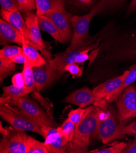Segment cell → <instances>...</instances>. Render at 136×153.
Listing matches in <instances>:
<instances>
[{"label":"cell","mask_w":136,"mask_h":153,"mask_svg":"<svg viewBox=\"0 0 136 153\" xmlns=\"http://www.w3.org/2000/svg\"><path fill=\"white\" fill-rule=\"evenodd\" d=\"M103 109L92 105L86 109L82 120L76 124L73 140L68 144L67 152H86L90 139L96 133Z\"/></svg>","instance_id":"6da1fadb"},{"label":"cell","mask_w":136,"mask_h":153,"mask_svg":"<svg viewBox=\"0 0 136 153\" xmlns=\"http://www.w3.org/2000/svg\"><path fill=\"white\" fill-rule=\"evenodd\" d=\"M125 121L120 120L111 108L103 109V112L96 133L97 138L106 144L113 140L123 138L125 136L122 129L125 126Z\"/></svg>","instance_id":"7a4b0ae2"},{"label":"cell","mask_w":136,"mask_h":153,"mask_svg":"<svg viewBox=\"0 0 136 153\" xmlns=\"http://www.w3.org/2000/svg\"><path fill=\"white\" fill-rule=\"evenodd\" d=\"M0 115L14 128L34 132L43 136L42 127L16 105L9 102H0Z\"/></svg>","instance_id":"3957f363"},{"label":"cell","mask_w":136,"mask_h":153,"mask_svg":"<svg viewBox=\"0 0 136 153\" xmlns=\"http://www.w3.org/2000/svg\"><path fill=\"white\" fill-rule=\"evenodd\" d=\"M98 11L92 8L90 11L84 15H73L71 19L73 34L70 45L65 52H69L77 48L82 44L93 40L92 37H89L88 30L90 22Z\"/></svg>","instance_id":"277c9868"},{"label":"cell","mask_w":136,"mask_h":153,"mask_svg":"<svg viewBox=\"0 0 136 153\" xmlns=\"http://www.w3.org/2000/svg\"><path fill=\"white\" fill-rule=\"evenodd\" d=\"M21 109L27 117L43 128H58L52 117L45 112L33 100L26 96L9 102Z\"/></svg>","instance_id":"5b68a950"},{"label":"cell","mask_w":136,"mask_h":153,"mask_svg":"<svg viewBox=\"0 0 136 153\" xmlns=\"http://www.w3.org/2000/svg\"><path fill=\"white\" fill-rule=\"evenodd\" d=\"M49 18L57 27L62 43L71 41L72 37V14L68 12L65 4L60 6L45 15Z\"/></svg>","instance_id":"8992f818"},{"label":"cell","mask_w":136,"mask_h":153,"mask_svg":"<svg viewBox=\"0 0 136 153\" xmlns=\"http://www.w3.org/2000/svg\"><path fill=\"white\" fill-rule=\"evenodd\" d=\"M7 132L0 142L1 153H26L27 135L24 131L7 127Z\"/></svg>","instance_id":"52a82bcc"},{"label":"cell","mask_w":136,"mask_h":153,"mask_svg":"<svg viewBox=\"0 0 136 153\" xmlns=\"http://www.w3.org/2000/svg\"><path fill=\"white\" fill-rule=\"evenodd\" d=\"M0 14H1V19L6 21L15 28L18 29L24 36L27 45L32 46L39 51H40L47 60H51V54L48 50L43 49L40 46L31 41L27 25L25 19H23L20 12H10L1 9L0 11Z\"/></svg>","instance_id":"ba28073f"},{"label":"cell","mask_w":136,"mask_h":153,"mask_svg":"<svg viewBox=\"0 0 136 153\" xmlns=\"http://www.w3.org/2000/svg\"><path fill=\"white\" fill-rule=\"evenodd\" d=\"M118 115L120 120H126L136 117V87H126L116 101Z\"/></svg>","instance_id":"9c48e42d"},{"label":"cell","mask_w":136,"mask_h":153,"mask_svg":"<svg viewBox=\"0 0 136 153\" xmlns=\"http://www.w3.org/2000/svg\"><path fill=\"white\" fill-rule=\"evenodd\" d=\"M65 101L67 103L78 105L82 108L88 105H94L104 109L108 105V103L105 101L96 97L94 95L93 91L87 87L73 91L66 97Z\"/></svg>","instance_id":"30bf717a"},{"label":"cell","mask_w":136,"mask_h":153,"mask_svg":"<svg viewBox=\"0 0 136 153\" xmlns=\"http://www.w3.org/2000/svg\"><path fill=\"white\" fill-rule=\"evenodd\" d=\"M33 73L38 91L46 88L62 74L50 60H47V63L42 66L33 68Z\"/></svg>","instance_id":"8fae6325"},{"label":"cell","mask_w":136,"mask_h":153,"mask_svg":"<svg viewBox=\"0 0 136 153\" xmlns=\"http://www.w3.org/2000/svg\"><path fill=\"white\" fill-rule=\"evenodd\" d=\"M42 131L43 137L45 138L44 143L49 152H67L69 143L60 134L57 128L42 127Z\"/></svg>","instance_id":"7c38bea8"},{"label":"cell","mask_w":136,"mask_h":153,"mask_svg":"<svg viewBox=\"0 0 136 153\" xmlns=\"http://www.w3.org/2000/svg\"><path fill=\"white\" fill-rule=\"evenodd\" d=\"M128 73L129 70H126L117 77L100 84L92 90L94 95L108 102L110 97L122 85Z\"/></svg>","instance_id":"4fadbf2b"},{"label":"cell","mask_w":136,"mask_h":153,"mask_svg":"<svg viewBox=\"0 0 136 153\" xmlns=\"http://www.w3.org/2000/svg\"><path fill=\"white\" fill-rule=\"evenodd\" d=\"M25 41H26L25 37L18 29L13 27L3 19H1L0 20V44L6 46L11 43H16L22 47Z\"/></svg>","instance_id":"5bb4252c"},{"label":"cell","mask_w":136,"mask_h":153,"mask_svg":"<svg viewBox=\"0 0 136 153\" xmlns=\"http://www.w3.org/2000/svg\"><path fill=\"white\" fill-rule=\"evenodd\" d=\"M23 17L27 25L31 41L46 50V45L40 34V29L39 26L37 15L33 12H29L24 13Z\"/></svg>","instance_id":"9a60e30c"},{"label":"cell","mask_w":136,"mask_h":153,"mask_svg":"<svg viewBox=\"0 0 136 153\" xmlns=\"http://www.w3.org/2000/svg\"><path fill=\"white\" fill-rule=\"evenodd\" d=\"M22 47L23 48V52L26 56L28 62L33 68L42 66L47 63V60L40 54L39 50L32 46L27 45L26 41L24 42Z\"/></svg>","instance_id":"2e32d148"},{"label":"cell","mask_w":136,"mask_h":153,"mask_svg":"<svg viewBox=\"0 0 136 153\" xmlns=\"http://www.w3.org/2000/svg\"><path fill=\"white\" fill-rule=\"evenodd\" d=\"M116 54L120 57V59H136V32L131 35V39L122 44Z\"/></svg>","instance_id":"e0dca14e"},{"label":"cell","mask_w":136,"mask_h":153,"mask_svg":"<svg viewBox=\"0 0 136 153\" xmlns=\"http://www.w3.org/2000/svg\"><path fill=\"white\" fill-rule=\"evenodd\" d=\"M3 96L0 99V102H9L11 100H17L19 98L27 96L31 91L26 87H18L13 85L4 87L3 88Z\"/></svg>","instance_id":"ac0fdd59"},{"label":"cell","mask_w":136,"mask_h":153,"mask_svg":"<svg viewBox=\"0 0 136 153\" xmlns=\"http://www.w3.org/2000/svg\"><path fill=\"white\" fill-rule=\"evenodd\" d=\"M37 19L39 26L41 30L50 34L56 41L62 43L57 27L49 18L45 15H40V16H37Z\"/></svg>","instance_id":"d6986e66"},{"label":"cell","mask_w":136,"mask_h":153,"mask_svg":"<svg viewBox=\"0 0 136 153\" xmlns=\"http://www.w3.org/2000/svg\"><path fill=\"white\" fill-rule=\"evenodd\" d=\"M66 0H36V15H45L50 11L65 4Z\"/></svg>","instance_id":"ffe728a7"},{"label":"cell","mask_w":136,"mask_h":153,"mask_svg":"<svg viewBox=\"0 0 136 153\" xmlns=\"http://www.w3.org/2000/svg\"><path fill=\"white\" fill-rule=\"evenodd\" d=\"M136 81V63L131 67L129 70V73L126 76L123 83L121 86L115 91L113 95L109 99L108 103H111L116 101L119 96L122 94L123 90L128 86L132 85L134 82Z\"/></svg>","instance_id":"44dd1931"},{"label":"cell","mask_w":136,"mask_h":153,"mask_svg":"<svg viewBox=\"0 0 136 153\" xmlns=\"http://www.w3.org/2000/svg\"><path fill=\"white\" fill-rule=\"evenodd\" d=\"M22 72L24 75L25 86L29 90H31V93L34 92V94H36V91H38L36 88L35 84L33 67L30 65L29 62H27L26 64L23 65V69Z\"/></svg>","instance_id":"7402d4cb"},{"label":"cell","mask_w":136,"mask_h":153,"mask_svg":"<svg viewBox=\"0 0 136 153\" xmlns=\"http://www.w3.org/2000/svg\"><path fill=\"white\" fill-rule=\"evenodd\" d=\"M75 127H76V124H74L67 118L62 126L57 128V129L60 134L64 137L66 141L70 143L73 139Z\"/></svg>","instance_id":"603a6c76"},{"label":"cell","mask_w":136,"mask_h":153,"mask_svg":"<svg viewBox=\"0 0 136 153\" xmlns=\"http://www.w3.org/2000/svg\"><path fill=\"white\" fill-rule=\"evenodd\" d=\"M26 153H49L44 142H40L28 135L27 139Z\"/></svg>","instance_id":"cb8c5ba5"},{"label":"cell","mask_w":136,"mask_h":153,"mask_svg":"<svg viewBox=\"0 0 136 153\" xmlns=\"http://www.w3.org/2000/svg\"><path fill=\"white\" fill-rule=\"evenodd\" d=\"M16 68V64L13 62L10 59L0 58V79L1 84L7 76L12 74Z\"/></svg>","instance_id":"d4e9b609"},{"label":"cell","mask_w":136,"mask_h":153,"mask_svg":"<svg viewBox=\"0 0 136 153\" xmlns=\"http://www.w3.org/2000/svg\"><path fill=\"white\" fill-rule=\"evenodd\" d=\"M22 52V47H17V46L6 45L0 51V58L10 59V57Z\"/></svg>","instance_id":"484cf974"},{"label":"cell","mask_w":136,"mask_h":153,"mask_svg":"<svg viewBox=\"0 0 136 153\" xmlns=\"http://www.w3.org/2000/svg\"><path fill=\"white\" fill-rule=\"evenodd\" d=\"M127 143L125 142H120L115 143V145L106 148L98 149L92 151L90 152L94 153H120L122 152L123 150L126 146Z\"/></svg>","instance_id":"4316f807"},{"label":"cell","mask_w":136,"mask_h":153,"mask_svg":"<svg viewBox=\"0 0 136 153\" xmlns=\"http://www.w3.org/2000/svg\"><path fill=\"white\" fill-rule=\"evenodd\" d=\"M20 12L26 13L36 9V0H17Z\"/></svg>","instance_id":"83f0119b"},{"label":"cell","mask_w":136,"mask_h":153,"mask_svg":"<svg viewBox=\"0 0 136 153\" xmlns=\"http://www.w3.org/2000/svg\"><path fill=\"white\" fill-rule=\"evenodd\" d=\"M120 1L122 0H98L93 8L96 9L98 11V13H100L104 10L111 9Z\"/></svg>","instance_id":"f1b7e54d"},{"label":"cell","mask_w":136,"mask_h":153,"mask_svg":"<svg viewBox=\"0 0 136 153\" xmlns=\"http://www.w3.org/2000/svg\"><path fill=\"white\" fill-rule=\"evenodd\" d=\"M1 9L10 12H20L17 0H0Z\"/></svg>","instance_id":"f546056e"},{"label":"cell","mask_w":136,"mask_h":153,"mask_svg":"<svg viewBox=\"0 0 136 153\" xmlns=\"http://www.w3.org/2000/svg\"><path fill=\"white\" fill-rule=\"evenodd\" d=\"M85 111L86 109H82V108L71 110L68 114V118L74 124H77L82 120Z\"/></svg>","instance_id":"4dcf8cb0"},{"label":"cell","mask_w":136,"mask_h":153,"mask_svg":"<svg viewBox=\"0 0 136 153\" xmlns=\"http://www.w3.org/2000/svg\"><path fill=\"white\" fill-rule=\"evenodd\" d=\"M67 71L73 76H81L82 74V68L80 67L77 63H72L67 65L64 68V72Z\"/></svg>","instance_id":"1f68e13d"},{"label":"cell","mask_w":136,"mask_h":153,"mask_svg":"<svg viewBox=\"0 0 136 153\" xmlns=\"http://www.w3.org/2000/svg\"><path fill=\"white\" fill-rule=\"evenodd\" d=\"M12 85L18 87H25V82L24 75L23 72L22 73H17L15 74L12 78Z\"/></svg>","instance_id":"d6a6232c"},{"label":"cell","mask_w":136,"mask_h":153,"mask_svg":"<svg viewBox=\"0 0 136 153\" xmlns=\"http://www.w3.org/2000/svg\"><path fill=\"white\" fill-rule=\"evenodd\" d=\"M10 59L13 62L16 64H25L28 62L27 59L23 53V52L20 53L16 56H14L10 58Z\"/></svg>","instance_id":"836d02e7"},{"label":"cell","mask_w":136,"mask_h":153,"mask_svg":"<svg viewBox=\"0 0 136 153\" xmlns=\"http://www.w3.org/2000/svg\"><path fill=\"white\" fill-rule=\"evenodd\" d=\"M70 1L75 4L84 6V7H91L92 8L96 5L98 0H70Z\"/></svg>","instance_id":"e575fe53"},{"label":"cell","mask_w":136,"mask_h":153,"mask_svg":"<svg viewBox=\"0 0 136 153\" xmlns=\"http://www.w3.org/2000/svg\"><path fill=\"white\" fill-rule=\"evenodd\" d=\"M122 133L125 135H134L136 136V121L128 125H125L122 129Z\"/></svg>","instance_id":"d590c367"},{"label":"cell","mask_w":136,"mask_h":153,"mask_svg":"<svg viewBox=\"0 0 136 153\" xmlns=\"http://www.w3.org/2000/svg\"><path fill=\"white\" fill-rule=\"evenodd\" d=\"M123 153H136V139L129 142L123 150Z\"/></svg>","instance_id":"8d00e7d4"},{"label":"cell","mask_w":136,"mask_h":153,"mask_svg":"<svg viewBox=\"0 0 136 153\" xmlns=\"http://www.w3.org/2000/svg\"><path fill=\"white\" fill-rule=\"evenodd\" d=\"M135 10H136V0H132L128 7L126 13L127 14L131 13Z\"/></svg>","instance_id":"74e56055"}]
</instances>
